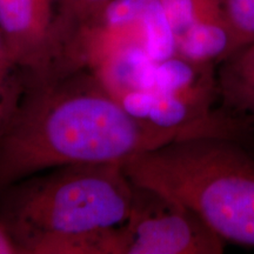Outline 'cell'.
<instances>
[{
    "label": "cell",
    "instance_id": "cell-1",
    "mask_svg": "<svg viewBox=\"0 0 254 254\" xmlns=\"http://www.w3.org/2000/svg\"><path fill=\"white\" fill-rule=\"evenodd\" d=\"M193 136L135 118L85 66L27 87L0 138V190L51 168L124 164Z\"/></svg>",
    "mask_w": 254,
    "mask_h": 254
},
{
    "label": "cell",
    "instance_id": "cell-2",
    "mask_svg": "<svg viewBox=\"0 0 254 254\" xmlns=\"http://www.w3.org/2000/svg\"><path fill=\"white\" fill-rule=\"evenodd\" d=\"M132 195L123 164L68 165L0 190V218L23 254H117Z\"/></svg>",
    "mask_w": 254,
    "mask_h": 254
},
{
    "label": "cell",
    "instance_id": "cell-3",
    "mask_svg": "<svg viewBox=\"0 0 254 254\" xmlns=\"http://www.w3.org/2000/svg\"><path fill=\"white\" fill-rule=\"evenodd\" d=\"M244 146L193 136L135 155L123 168L132 183L195 212L224 241L254 246V157Z\"/></svg>",
    "mask_w": 254,
    "mask_h": 254
},
{
    "label": "cell",
    "instance_id": "cell-4",
    "mask_svg": "<svg viewBox=\"0 0 254 254\" xmlns=\"http://www.w3.org/2000/svg\"><path fill=\"white\" fill-rule=\"evenodd\" d=\"M85 28L68 0H0V31L28 86L85 67Z\"/></svg>",
    "mask_w": 254,
    "mask_h": 254
},
{
    "label": "cell",
    "instance_id": "cell-5",
    "mask_svg": "<svg viewBox=\"0 0 254 254\" xmlns=\"http://www.w3.org/2000/svg\"><path fill=\"white\" fill-rule=\"evenodd\" d=\"M225 241L195 212L133 183L129 214L117 228V254H220Z\"/></svg>",
    "mask_w": 254,
    "mask_h": 254
},
{
    "label": "cell",
    "instance_id": "cell-6",
    "mask_svg": "<svg viewBox=\"0 0 254 254\" xmlns=\"http://www.w3.org/2000/svg\"><path fill=\"white\" fill-rule=\"evenodd\" d=\"M87 27L141 47L155 63L176 55V37L160 0H111Z\"/></svg>",
    "mask_w": 254,
    "mask_h": 254
},
{
    "label": "cell",
    "instance_id": "cell-7",
    "mask_svg": "<svg viewBox=\"0 0 254 254\" xmlns=\"http://www.w3.org/2000/svg\"><path fill=\"white\" fill-rule=\"evenodd\" d=\"M243 46L225 12L194 24L176 38V55L202 65L217 66Z\"/></svg>",
    "mask_w": 254,
    "mask_h": 254
},
{
    "label": "cell",
    "instance_id": "cell-8",
    "mask_svg": "<svg viewBox=\"0 0 254 254\" xmlns=\"http://www.w3.org/2000/svg\"><path fill=\"white\" fill-rule=\"evenodd\" d=\"M27 86L26 75L9 53L0 31V138L13 119Z\"/></svg>",
    "mask_w": 254,
    "mask_h": 254
},
{
    "label": "cell",
    "instance_id": "cell-9",
    "mask_svg": "<svg viewBox=\"0 0 254 254\" xmlns=\"http://www.w3.org/2000/svg\"><path fill=\"white\" fill-rule=\"evenodd\" d=\"M174 37L206 19L224 13L222 0H160Z\"/></svg>",
    "mask_w": 254,
    "mask_h": 254
},
{
    "label": "cell",
    "instance_id": "cell-10",
    "mask_svg": "<svg viewBox=\"0 0 254 254\" xmlns=\"http://www.w3.org/2000/svg\"><path fill=\"white\" fill-rule=\"evenodd\" d=\"M217 73L219 94L254 85V40L220 64Z\"/></svg>",
    "mask_w": 254,
    "mask_h": 254
},
{
    "label": "cell",
    "instance_id": "cell-11",
    "mask_svg": "<svg viewBox=\"0 0 254 254\" xmlns=\"http://www.w3.org/2000/svg\"><path fill=\"white\" fill-rule=\"evenodd\" d=\"M222 6L244 46L254 40V0H222Z\"/></svg>",
    "mask_w": 254,
    "mask_h": 254
},
{
    "label": "cell",
    "instance_id": "cell-12",
    "mask_svg": "<svg viewBox=\"0 0 254 254\" xmlns=\"http://www.w3.org/2000/svg\"><path fill=\"white\" fill-rule=\"evenodd\" d=\"M220 97L232 110L254 117V85L221 92Z\"/></svg>",
    "mask_w": 254,
    "mask_h": 254
},
{
    "label": "cell",
    "instance_id": "cell-13",
    "mask_svg": "<svg viewBox=\"0 0 254 254\" xmlns=\"http://www.w3.org/2000/svg\"><path fill=\"white\" fill-rule=\"evenodd\" d=\"M81 23L87 26L99 17L111 0H68Z\"/></svg>",
    "mask_w": 254,
    "mask_h": 254
},
{
    "label": "cell",
    "instance_id": "cell-14",
    "mask_svg": "<svg viewBox=\"0 0 254 254\" xmlns=\"http://www.w3.org/2000/svg\"><path fill=\"white\" fill-rule=\"evenodd\" d=\"M0 254H23L1 218H0Z\"/></svg>",
    "mask_w": 254,
    "mask_h": 254
}]
</instances>
